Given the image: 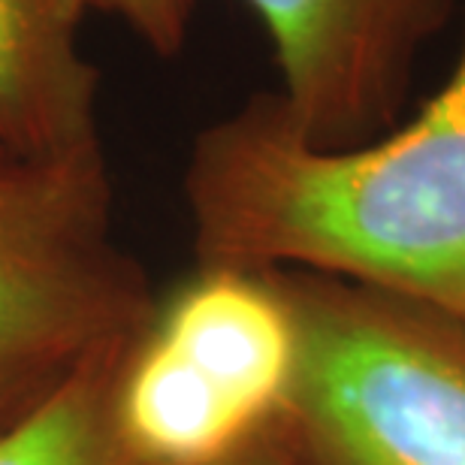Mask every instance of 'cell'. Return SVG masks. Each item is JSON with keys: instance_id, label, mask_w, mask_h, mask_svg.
I'll use <instances>...</instances> for the list:
<instances>
[{"instance_id": "obj_1", "label": "cell", "mask_w": 465, "mask_h": 465, "mask_svg": "<svg viewBox=\"0 0 465 465\" xmlns=\"http://www.w3.org/2000/svg\"><path fill=\"white\" fill-rule=\"evenodd\" d=\"M200 263L296 269L465 321V34L405 124L314 145L275 94L193 139L184 170Z\"/></svg>"}, {"instance_id": "obj_2", "label": "cell", "mask_w": 465, "mask_h": 465, "mask_svg": "<svg viewBox=\"0 0 465 465\" xmlns=\"http://www.w3.org/2000/svg\"><path fill=\"white\" fill-rule=\"evenodd\" d=\"M263 272L293 318L275 426L302 465H465V321L341 278Z\"/></svg>"}, {"instance_id": "obj_3", "label": "cell", "mask_w": 465, "mask_h": 465, "mask_svg": "<svg viewBox=\"0 0 465 465\" xmlns=\"http://www.w3.org/2000/svg\"><path fill=\"white\" fill-rule=\"evenodd\" d=\"M154 309L115 236L104 148L27 157L0 145V435L134 345Z\"/></svg>"}, {"instance_id": "obj_4", "label": "cell", "mask_w": 465, "mask_h": 465, "mask_svg": "<svg viewBox=\"0 0 465 465\" xmlns=\"http://www.w3.org/2000/svg\"><path fill=\"white\" fill-rule=\"evenodd\" d=\"M282 76L278 104L314 145H357L396 124L423 52L460 0H245Z\"/></svg>"}, {"instance_id": "obj_5", "label": "cell", "mask_w": 465, "mask_h": 465, "mask_svg": "<svg viewBox=\"0 0 465 465\" xmlns=\"http://www.w3.org/2000/svg\"><path fill=\"white\" fill-rule=\"evenodd\" d=\"M148 330L257 423L272 426L282 414L296 332L272 272L200 263L188 282L157 302Z\"/></svg>"}, {"instance_id": "obj_6", "label": "cell", "mask_w": 465, "mask_h": 465, "mask_svg": "<svg viewBox=\"0 0 465 465\" xmlns=\"http://www.w3.org/2000/svg\"><path fill=\"white\" fill-rule=\"evenodd\" d=\"M88 0H0V145L27 157L100 148L97 67L82 52Z\"/></svg>"}, {"instance_id": "obj_7", "label": "cell", "mask_w": 465, "mask_h": 465, "mask_svg": "<svg viewBox=\"0 0 465 465\" xmlns=\"http://www.w3.org/2000/svg\"><path fill=\"white\" fill-rule=\"evenodd\" d=\"M118 426L143 465H206L266 426L145 330L118 378Z\"/></svg>"}, {"instance_id": "obj_8", "label": "cell", "mask_w": 465, "mask_h": 465, "mask_svg": "<svg viewBox=\"0 0 465 465\" xmlns=\"http://www.w3.org/2000/svg\"><path fill=\"white\" fill-rule=\"evenodd\" d=\"M134 345L94 360L34 417L0 435V465H143L121 435L115 405Z\"/></svg>"}, {"instance_id": "obj_9", "label": "cell", "mask_w": 465, "mask_h": 465, "mask_svg": "<svg viewBox=\"0 0 465 465\" xmlns=\"http://www.w3.org/2000/svg\"><path fill=\"white\" fill-rule=\"evenodd\" d=\"M88 4L115 15L139 43H145L161 58L182 52L197 9V0H88Z\"/></svg>"}, {"instance_id": "obj_10", "label": "cell", "mask_w": 465, "mask_h": 465, "mask_svg": "<svg viewBox=\"0 0 465 465\" xmlns=\"http://www.w3.org/2000/svg\"><path fill=\"white\" fill-rule=\"evenodd\" d=\"M206 465H302V462L291 450V444L284 441V435L278 432V426L272 423L263 432H257L254 439L239 444L236 450H230L227 457Z\"/></svg>"}]
</instances>
